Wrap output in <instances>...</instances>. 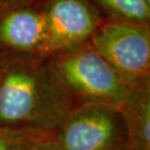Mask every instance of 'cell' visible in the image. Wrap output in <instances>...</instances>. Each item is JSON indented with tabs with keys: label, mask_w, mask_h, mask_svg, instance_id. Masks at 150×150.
<instances>
[{
	"label": "cell",
	"mask_w": 150,
	"mask_h": 150,
	"mask_svg": "<svg viewBox=\"0 0 150 150\" xmlns=\"http://www.w3.org/2000/svg\"><path fill=\"white\" fill-rule=\"evenodd\" d=\"M67 113L49 57L0 52V127L54 132Z\"/></svg>",
	"instance_id": "obj_1"
},
{
	"label": "cell",
	"mask_w": 150,
	"mask_h": 150,
	"mask_svg": "<svg viewBox=\"0 0 150 150\" xmlns=\"http://www.w3.org/2000/svg\"><path fill=\"white\" fill-rule=\"evenodd\" d=\"M49 64L68 112L99 105L120 109L128 97V87L89 42L49 57Z\"/></svg>",
	"instance_id": "obj_2"
},
{
	"label": "cell",
	"mask_w": 150,
	"mask_h": 150,
	"mask_svg": "<svg viewBox=\"0 0 150 150\" xmlns=\"http://www.w3.org/2000/svg\"><path fill=\"white\" fill-rule=\"evenodd\" d=\"M89 45L112 67L128 89L150 79V25L105 20Z\"/></svg>",
	"instance_id": "obj_3"
},
{
	"label": "cell",
	"mask_w": 150,
	"mask_h": 150,
	"mask_svg": "<svg viewBox=\"0 0 150 150\" xmlns=\"http://www.w3.org/2000/svg\"><path fill=\"white\" fill-rule=\"evenodd\" d=\"M62 150H128L120 109L88 106L68 112L54 131Z\"/></svg>",
	"instance_id": "obj_4"
},
{
	"label": "cell",
	"mask_w": 150,
	"mask_h": 150,
	"mask_svg": "<svg viewBox=\"0 0 150 150\" xmlns=\"http://www.w3.org/2000/svg\"><path fill=\"white\" fill-rule=\"evenodd\" d=\"M40 6L47 25L48 57L89 42L105 21L89 0H43Z\"/></svg>",
	"instance_id": "obj_5"
},
{
	"label": "cell",
	"mask_w": 150,
	"mask_h": 150,
	"mask_svg": "<svg viewBox=\"0 0 150 150\" xmlns=\"http://www.w3.org/2000/svg\"><path fill=\"white\" fill-rule=\"evenodd\" d=\"M47 25L40 4L0 12V52L48 57Z\"/></svg>",
	"instance_id": "obj_6"
},
{
	"label": "cell",
	"mask_w": 150,
	"mask_h": 150,
	"mask_svg": "<svg viewBox=\"0 0 150 150\" xmlns=\"http://www.w3.org/2000/svg\"><path fill=\"white\" fill-rule=\"evenodd\" d=\"M128 136V150H150V79L129 89L120 108Z\"/></svg>",
	"instance_id": "obj_7"
},
{
	"label": "cell",
	"mask_w": 150,
	"mask_h": 150,
	"mask_svg": "<svg viewBox=\"0 0 150 150\" xmlns=\"http://www.w3.org/2000/svg\"><path fill=\"white\" fill-rule=\"evenodd\" d=\"M105 20L150 25V4L146 0H89Z\"/></svg>",
	"instance_id": "obj_8"
},
{
	"label": "cell",
	"mask_w": 150,
	"mask_h": 150,
	"mask_svg": "<svg viewBox=\"0 0 150 150\" xmlns=\"http://www.w3.org/2000/svg\"><path fill=\"white\" fill-rule=\"evenodd\" d=\"M51 136L54 132L39 129L0 127V150H29L37 142Z\"/></svg>",
	"instance_id": "obj_9"
},
{
	"label": "cell",
	"mask_w": 150,
	"mask_h": 150,
	"mask_svg": "<svg viewBox=\"0 0 150 150\" xmlns=\"http://www.w3.org/2000/svg\"><path fill=\"white\" fill-rule=\"evenodd\" d=\"M41 1L43 0H0V12L28 6H35L40 4Z\"/></svg>",
	"instance_id": "obj_10"
},
{
	"label": "cell",
	"mask_w": 150,
	"mask_h": 150,
	"mask_svg": "<svg viewBox=\"0 0 150 150\" xmlns=\"http://www.w3.org/2000/svg\"><path fill=\"white\" fill-rule=\"evenodd\" d=\"M29 150H62L59 144L54 140V136L46 138L37 142L36 145H33Z\"/></svg>",
	"instance_id": "obj_11"
},
{
	"label": "cell",
	"mask_w": 150,
	"mask_h": 150,
	"mask_svg": "<svg viewBox=\"0 0 150 150\" xmlns=\"http://www.w3.org/2000/svg\"><path fill=\"white\" fill-rule=\"evenodd\" d=\"M146 1H147V2H148V4H150V0H146Z\"/></svg>",
	"instance_id": "obj_12"
}]
</instances>
